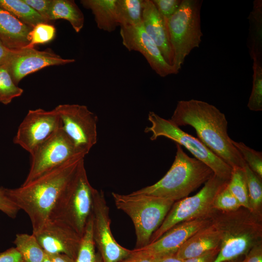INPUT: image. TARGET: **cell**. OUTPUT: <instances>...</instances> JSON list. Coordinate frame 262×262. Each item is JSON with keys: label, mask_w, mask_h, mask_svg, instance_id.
<instances>
[{"label": "cell", "mask_w": 262, "mask_h": 262, "mask_svg": "<svg viewBox=\"0 0 262 262\" xmlns=\"http://www.w3.org/2000/svg\"><path fill=\"white\" fill-rule=\"evenodd\" d=\"M85 156L78 155L18 188H4L7 196L29 217L33 233L44 226L56 201L85 167Z\"/></svg>", "instance_id": "obj_1"}, {"label": "cell", "mask_w": 262, "mask_h": 262, "mask_svg": "<svg viewBox=\"0 0 262 262\" xmlns=\"http://www.w3.org/2000/svg\"><path fill=\"white\" fill-rule=\"evenodd\" d=\"M170 119L180 127H193L198 139L232 168L246 164L229 136L225 114L215 106L197 99L180 100Z\"/></svg>", "instance_id": "obj_2"}, {"label": "cell", "mask_w": 262, "mask_h": 262, "mask_svg": "<svg viewBox=\"0 0 262 262\" xmlns=\"http://www.w3.org/2000/svg\"><path fill=\"white\" fill-rule=\"evenodd\" d=\"M174 161L166 174L157 182L133 192L174 201L187 197L204 184L214 174L205 164L190 157L176 144Z\"/></svg>", "instance_id": "obj_3"}, {"label": "cell", "mask_w": 262, "mask_h": 262, "mask_svg": "<svg viewBox=\"0 0 262 262\" xmlns=\"http://www.w3.org/2000/svg\"><path fill=\"white\" fill-rule=\"evenodd\" d=\"M116 207L131 219L136 236V248L149 243L153 233L160 226L174 201L145 194L128 195L112 192Z\"/></svg>", "instance_id": "obj_4"}, {"label": "cell", "mask_w": 262, "mask_h": 262, "mask_svg": "<svg viewBox=\"0 0 262 262\" xmlns=\"http://www.w3.org/2000/svg\"><path fill=\"white\" fill-rule=\"evenodd\" d=\"M218 213L223 234L218 252L213 262H227L246 255L262 240V218L248 210Z\"/></svg>", "instance_id": "obj_5"}, {"label": "cell", "mask_w": 262, "mask_h": 262, "mask_svg": "<svg viewBox=\"0 0 262 262\" xmlns=\"http://www.w3.org/2000/svg\"><path fill=\"white\" fill-rule=\"evenodd\" d=\"M202 1L181 0L178 10L166 20L170 43L173 53L172 66L179 72L185 58L198 48L203 33L200 24Z\"/></svg>", "instance_id": "obj_6"}, {"label": "cell", "mask_w": 262, "mask_h": 262, "mask_svg": "<svg viewBox=\"0 0 262 262\" xmlns=\"http://www.w3.org/2000/svg\"><path fill=\"white\" fill-rule=\"evenodd\" d=\"M229 181L213 174L196 195L175 201L160 226L153 233L149 243L178 224L215 213L218 211L213 208L214 199Z\"/></svg>", "instance_id": "obj_7"}, {"label": "cell", "mask_w": 262, "mask_h": 262, "mask_svg": "<svg viewBox=\"0 0 262 262\" xmlns=\"http://www.w3.org/2000/svg\"><path fill=\"white\" fill-rule=\"evenodd\" d=\"M151 126L145 129L146 132H151V140L163 136L171 139L186 148L194 157L208 166L214 175L229 180L232 168L222 159L211 151L198 138L184 131L170 119L164 118L153 112L148 115Z\"/></svg>", "instance_id": "obj_8"}, {"label": "cell", "mask_w": 262, "mask_h": 262, "mask_svg": "<svg viewBox=\"0 0 262 262\" xmlns=\"http://www.w3.org/2000/svg\"><path fill=\"white\" fill-rule=\"evenodd\" d=\"M93 189L84 167L56 201L49 219L65 222L82 237L92 213Z\"/></svg>", "instance_id": "obj_9"}, {"label": "cell", "mask_w": 262, "mask_h": 262, "mask_svg": "<svg viewBox=\"0 0 262 262\" xmlns=\"http://www.w3.org/2000/svg\"><path fill=\"white\" fill-rule=\"evenodd\" d=\"M63 130L80 153L86 156L97 143L98 117L87 106L64 104L55 108Z\"/></svg>", "instance_id": "obj_10"}, {"label": "cell", "mask_w": 262, "mask_h": 262, "mask_svg": "<svg viewBox=\"0 0 262 262\" xmlns=\"http://www.w3.org/2000/svg\"><path fill=\"white\" fill-rule=\"evenodd\" d=\"M30 154L31 166L23 184L33 180L78 155H83L77 151L61 126L37 146Z\"/></svg>", "instance_id": "obj_11"}, {"label": "cell", "mask_w": 262, "mask_h": 262, "mask_svg": "<svg viewBox=\"0 0 262 262\" xmlns=\"http://www.w3.org/2000/svg\"><path fill=\"white\" fill-rule=\"evenodd\" d=\"M93 237L103 262H118L128 256L131 250L120 246L111 229L109 208L102 190L94 188L92 211Z\"/></svg>", "instance_id": "obj_12"}, {"label": "cell", "mask_w": 262, "mask_h": 262, "mask_svg": "<svg viewBox=\"0 0 262 262\" xmlns=\"http://www.w3.org/2000/svg\"><path fill=\"white\" fill-rule=\"evenodd\" d=\"M60 127V120L54 109L30 110L20 124L13 142L30 154Z\"/></svg>", "instance_id": "obj_13"}, {"label": "cell", "mask_w": 262, "mask_h": 262, "mask_svg": "<svg viewBox=\"0 0 262 262\" xmlns=\"http://www.w3.org/2000/svg\"><path fill=\"white\" fill-rule=\"evenodd\" d=\"M216 213L178 224L153 242L133 250L157 258L175 255L189 238L213 221Z\"/></svg>", "instance_id": "obj_14"}, {"label": "cell", "mask_w": 262, "mask_h": 262, "mask_svg": "<svg viewBox=\"0 0 262 262\" xmlns=\"http://www.w3.org/2000/svg\"><path fill=\"white\" fill-rule=\"evenodd\" d=\"M33 234L46 254H64L76 260L82 237L65 222L49 219Z\"/></svg>", "instance_id": "obj_15"}, {"label": "cell", "mask_w": 262, "mask_h": 262, "mask_svg": "<svg viewBox=\"0 0 262 262\" xmlns=\"http://www.w3.org/2000/svg\"><path fill=\"white\" fill-rule=\"evenodd\" d=\"M75 61L73 59H64L49 50L41 51L34 48H23L11 50L6 63L14 82L17 85L25 77L40 69Z\"/></svg>", "instance_id": "obj_16"}, {"label": "cell", "mask_w": 262, "mask_h": 262, "mask_svg": "<svg viewBox=\"0 0 262 262\" xmlns=\"http://www.w3.org/2000/svg\"><path fill=\"white\" fill-rule=\"evenodd\" d=\"M120 34L125 48L130 51L141 53L159 76L164 77L177 74L173 67L164 60L155 43L145 32L142 23L136 26L120 27Z\"/></svg>", "instance_id": "obj_17"}, {"label": "cell", "mask_w": 262, "mask_h": 262, "mask_svg": "<svg viewBox=\"0 0 262 262\" xmlns=\"http://www.w3.org/2000/svg\"><path fill=\"white\" fill-rule=\"evenodd\" d=\"M222 234L221 222L219 214L216 213L213 221L189 238L175 255L184 260L215 250L219 247Z\"/></svg>", "instance_id": "obj_18"}, {"label": "cell", "mask_w": 262, "mask_h": 262, "mask_svg": "<svg viewBox=\"0 0 262 262\" xmlns=\"http://www.w3.org/2000/svg\"><path fill=\"white\" fill-rule=\"evenodd\" d=\"M142 23L145 32L155 43L164 60L172 66L173 53L166 20L158 12L151 0H143Z\"/></svg>", "instance_id": "obj_19"}, {"label": "cell", "mask_w": 262, "mask_h": 262, "mask_svg": "<svg viewBox=\"0 0 262 262\" xmlns=\"http://www.w3.org/2000/svg\"><path fill=\"white\" fill-rule=\"evenodd\" d=\"M33 28L0 8V40L9 49L26 47L29 43V34Z\"/></svg>", "instance_id": "obj_20"}, {"label": "cell", "mask_w": 262, "mask_h": 262, "mask_svg": "<svg viewBox=\"0 0 262 262\" xmlns=\"http://www.w3.org/2000/svg\"><path fill=\"white\" fill-rule=\"evenodd\" d=\"M116 0H81V3L91 11L97 27L108 32L119 26L115 13Z\"/></svg>", "instance_id": "obj_21"}, {"label": "cell", "mask_w": 262, "mask_h": 262, "mask_svg": "<svg viewBox=\"0 0 262 262\" xmlns=\"http://www.w3.org/2000/svg\"><path fill=\"white\" fill-rule=\"evenodd\" d=\"M247 46L253 61L262 63V0H255L248 16Z\"/></svg>", "instance_id": "obj_22"}, {"label": "cell", "mask_w": 262, "mask_h": 262, "mask_svg": "<svg viewBox=\"0 0 262 262\" xmlns=\"http://www.w3.org/2000/svg\"><path fill=\"white\" fill-rule=\"evenodd\" d=\"M59 19L68 21L76 33H79L84 25L83 14L73 0H52L49 20Z\"/></svg>", "instance_id": "obj_23"}, {"label": "cell", "mask_w": 262, "mask_h": 262, "mask_svg": "<svg viewBox=\"0 0 262 262\" xmlns=\"http://www.w3.org/2000/svg\"><path fill=\"white\" fill-rule=\"evenodd\" d=\"M0 8L32 27L41 23H50L23 0H0Z\"/></svg>", "instance_id": "obj_24"}, {"label": "cell", "mask_w": 262, "mask_h": 262, "mask_svg": "<svg viewBox=\"0 0 262 262\" xmlns=\"http://www.w3.org/2000/svg\"><path fill=\"white\" fill-rule=\"evenodd\" d=\"M143 0H116L115 13L120 27L136 26L142 23Z\"/></svg>", "instance_id": "obj_25"}, {"label": "cell", "mask_w": 262, "mask_h": 262, "mask_svg": "<svg viewBox=\"0 0 262 262\" xmlns=\"http://www.w3.org/2000/svg\"><path fill=\"white\" fill-rule=\"evenodd\" d=\"M14 243L23 262H43L46 253L33 233L16 234Z\"/></svg>", "instance_id": "obj_26"}, {"label": "cell", "mask_w": 262, "mask_h": 262, "mask_svg": "<svg viewBox=\"0 0 262 262\" xmlns=\"http://www.w3.org/2000/svg\"><path fill=\"white\" fill-rule=\"evenodd\" d=\"M249 197V212L262 218V183L259 178L246 164L244 168Z\"/></svg>", "instance_id": "obj_27"}, {"label": "cell", "mask_w": 262, "mask_h": 262, "mask_svg": "<svg viewBox=\"0 0 262 262\" xmlns=\"http://www.w3.org/2000/svg\"><path fill=\"white\" fill-rule=\"evenodd\" d=\"M95 244L93 237L92 213L88 219L84 233L82 237L76 262H103L98 252L95 250Z\"/></svg>", "instance_id": "obj_28"}, {"label": "cell", "mask_w": 262, "mask_h": 262, "mask_svg": "<svg viewBox=\"0 0 262 262\" xmlns=\"http://www.w3.org/2000/svg\"><path fill=\"white\" fill-rule=\"evenodd\" d=\"M227 186L241 207L249 211L248 188L244 168H232Z\"/></svg>", "instance_id": "obj_29"}, {"label": "cell", "mask_w": 262, "mask_h": 262, "mask_svg": "<svg viewBox=\"0 0 262 262\" xmlns=\"http://www.w3.org/2000/svg\"><path fill=\"white\" fill-rule=\"evenodd\" d=\"M23 90L15 83L9 72L6 63L0 66V102L10 103L16 98L20 97Z\"/></svg>", "instance_id": "obj_30"}, {"label": "cell", "mask_w": 262, "mask_h": 262, "mask_svg": "<svg viewBox=\"0 0 262 262\" xmlns=\"http://www.w3.org/2000/svg\"><path fill=\"white\" fill-rule=\"evenodd\" d=\"M252 88L247 103L252 111H262V63L253 61Z\"/></svg>", "instance_id": "obj_31"}, {"label": "cell", "mask_w": 262, "mask_h": 262, "mask_svg": "<svg viewBox=\"0 0 262 262\" xmlns=\"http://www.w3.org/2000/svg\"><path fill=\"white\" fill-rule=\"evenodd\" d=\"M231 142L241 154L246 165L259 178L262 179V152L257 151L241 142H237L232 139Z\"/></svg>", "instance_id": "obj_32"}, {"label": "cell", "mask_w": 262, "mask_h": 262, "mask_svg": "<svg viewBox=\"0 0 262 262\" xmlns=\"http://www.w3.org/2000/svg\"><path fill=\"white\" fill-rule=\"evenodd\" d=\"M55 27L49 23H41L34 26L29 34V44L25 48H33L37 45L47 43L53 39Z\"/></svg>", "instance_id": "obj_33"}, {"label": "cell", "mask_w": 262, "mask_h": 262, "mask_svg": "<svg viewBox=\"0 0 262 262\" xmlns=\"http://www.w3.org/2000/svg\"><path fill=\"white\" fill-rule=\"evenodd\" d=\"M227 185L214 199L213 208L216 211L230 212L236 211L242 207L238 200L229 190Z\"/></svg>", "instance_id": "obj_34"}, {"label": "cell", "mask_w": 262, "mask_h": 262, "mask_svg": "<svg viewBox=\"0 0 262 262\" xmlns=\"http://www.w3.org/2000/svg\"><path fill=\"white\" fill-rule=\"evenodd\" d=\"M160 14L165 19L169 18L178 10L181 0H151Z\"/></svg>", "instance_id": "obj_35"}, {"label": "cell", "mask_w": 262, "mask_h": 262, "mask_svg": "<svg viewBox=\"0 0 262 262\" xmlns=\"http://www.w3.org/2000/svg\"><path fill=\"white\" fill-rule=\"evenodd\" d=\"M20 209L5 193L4 188L0 187V211L9 217H16Z\"/></svg>", "instance_id": "obj_36"}, {"label": "cell", "mask_w": 262, "mask_h": 262, "mask_svg": "<svg viewBox=\"0 0 262 262\" xmlns=\"http://www.w3.org/2000/svg\"><path fill=\"white\" fill-rule=\"evenodd\" d=\"M49 22V15L52 0H23Z\"/></svg>", "instance_id": "obj_37"}, {"label": "cell", "mask_w": 262, "mask_h": 262, "mask_svg": "<svg viewBox=\"0 0 262 262\" xmlns=\"http://www.w3.org/2000/svg\"><path fill=\"white\" fill-rule=\"evenodd\" d=\"M160 258L131 250V253L118 262H159Z\"/></svg>", "instance_id": "obj_38"}, {"label": "cell", "mask_w": 262, "mask_h": 262, "mask_svg": "<svg viewBox=\"0 0 262 262\" xmlns=\"http://www.w3.org/2000/svg\"><path fill=\"white\" fill-rule=\"evenodd\" d=\"M245 256L244 262H262V241L253 246Z\"/></svg>", "instance_id": "obj_39"}, {"label": "cell", "mask_w": 262, "mask_h": 262, "mask_svg": "<svg viewBox=\"0 0 262 262\" xmlns=\"http://www.w3.org/2000/svg\"><path fill=\"white\" fill-rule=\"evenodd\" d=\"M0 262H23V261L16 247H12L0 253Z\"/></svg>", "instance_id": "obj_40"}, {"label": "cell", "mask_w": 262, "mask_h": 262, "mask_svg": "<svg viewBox=\"0 0 262 262\" xmlns=\"http://www.w3.org/2000/svg\"><path fill=\"white\" fill-rule=\"evenodd\" d=\"M219 248L197 257L185 259L183 260V262H213L218 252Z\"/></svg>", "instance_id": "obj_41"}, {"label": "cell", "mask_w": 262, "mask_h": 262, "mask_svg": "<svg viewBox=\"0 0 262 262\" xmlns=\"http://www.w3.org/2000/svg\"><path fill=\"white\" fill-rule=\"evenodd\" d=\"M11 52V50L6 47L0 40V66L7 62Z\"/></svg>", "instance_id": "obj_42"}, {"label": "cell", "mask_w": 262, "mask_h": 262, "mask_svg": "<svg viewBox=\"0 0 262 262\" xmlns=\"http://www.w3.org/2000/svg\"><path fill=\"white\" fill-rule=\"evenodd\" d=\"M49 255L51 262H76L75 259L66 254H56Z\"/></svg>", "instance_id": "obj_43"}, {"label": "cell", "mask_w": 262, "mask_h": 262, "mask_svg": "<svg viewBox=\"0 0 262 262\" xmlns=\"http://www.w3.org/2000/svg\"><path fill=\"white\" fill-rule=\"evenodd\" d=\"M159 262H183V260L173 255L160 258Z\"/></svg>", "instance_id": "obj_44"}, {"label": "cell", "mask_w": 262, "mask_h": 262, "mask_svg": "<svg viewBox=\"0 0 262 262\" xmlns=\"http://www.w3.org/2000/svg\"><path fill=\"white\" fill-rule=\"evenodd\" d=\"M43 262H51V259L48 254L46 253V255Z\"/></svg>", "instance_id": "obj_45"}, {"label": "cell", "mask_w": 262, "mask_h": 262, "mask_svg": "<svg viewBox=\"0 0 262 262\" xmlns=\"http://www.w3.org/2000/svg\"><path fill=\"white\" fill-rule=\"evenodd\" d=\"M243 262V261H242V262Z\"/></svg>", "instance_id": "obj_46"}]
</instances>
